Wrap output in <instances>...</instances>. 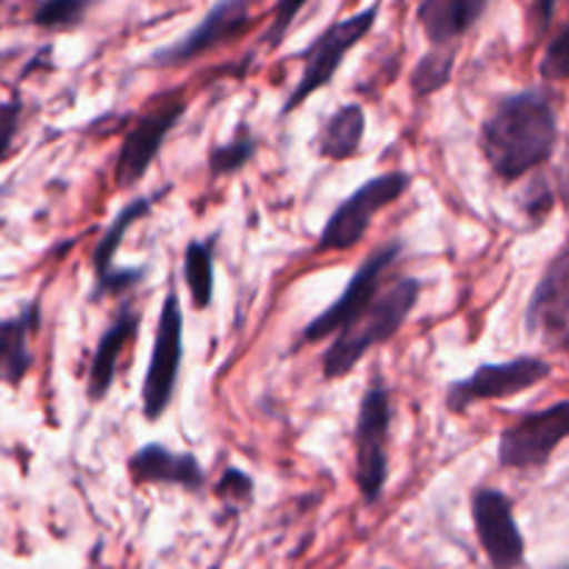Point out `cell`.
<instances>
[{"instance_id": "28", "label": "cell", "mask_w": 569, "mask_h": 569, "mask_svg": "<svg viewBox=\"0 0 569 569\" xmlns=\"http://www.w3.org/2000/svg\"><path fill=\"white\" fill-rule=\"evenodd\" d=\"M556 181H559V198L565 200L567 211H569V137L565 142V153H561V164L556 170Z\"/></svg>"}, {"instance_id": "6", "label": "cell", "mask_w": 569, "mask_h": 569, "mask_svg": "<svg viewBox=\"0 0 569 569\" xmlns=\"http://www.w3.org/2000/svg\"><path fill=\"white\" fill-rule=\"evenodd\" d=\"M411 187L409 172H383L372 181L361 183L350 198H345L328 217L326 228L320 233L317 250H350L365 239L372 217L392 206L406 189Z\"/></svg>"}, {"instance_id": "15", "label": "cell", "mask_w": 569, "mask_h": 569, "mask_svg": "<svg viewBox=\"0 0 569 569\" xmlns=\"http://www.w3.org/2000/svg\"><path fill=\"white\" fill-rule=\"evenodd\" d=\"M128 472L137 483H176L198 492L206 483L203 467L192 453H172L164 445H144L128 459Z\"/></svg>"}, {"instance_id": "24", "label": "cell", "mask_w": 569, "mask_h": 569, "mask_svg": "<svg viewBox=\"0 0 569 569\" xmlns=\"http://www.w3.org/2000/svg\"><path fill=\"white\" fill-rule=\"evenodd\" d=\"M548 81H569V22L559 31V37L548 44L539 64Z\"/></svg>"}, {"instance_id": "29", "label": "cell", "mask_w": 569, "mask_h": 569, "mask_svg": "<svg viewBox=\"0 0 569 569\" xmlns=\"http://www.w3.org/2000/svg\"><path fill=\"white\" fill-rule=\"evenodd\" d=\"M556 3H559V0H533V17H537L539 33L548 31L550 20H553L556 14Z\"/></svg>"}, {"instance_id": "14", "label": "cell", "mask_w": 569, "mask_h": 569, "mask_svg": "<svg viewBox=\"0 0 569 569\" xmlns=\"http://www.w3.org/2000/svg\"><path fill=\"white\" fill-rule=\"evenodd\" d=\"M533 333L561 337L569 331V239L539 278L526 315Z\"/></svg>"}, {"instance_id": "26", "label": "cell", "mask_w": 569, "mask_h": 569, "mask_svg": "<svg viewBox=\"0 0 569 569\" xmlns=\"http://www.w3.org/2000/svg\"><path fill=\"white\" fill-rule=\"evenodd\" d=\"M217 495H220L222 500H250V495H253V481H250V476H244L242 470L228 467V470L222 472L220 483H217Z\"/></svg>"}, {"instance_id": "27", "label": "cell", "mask_w": 569, "mask_h": 569, "mask_svg": "<svg viewBox=\"0 0 569 569\" xmlns=\"http://www.w3.org/2000/svg\"><path fill=\"white\" fill-rule=\"evenodd\" d=\"M17 126H20V98H11L0 103V161L9 156Z\"/></svg>"}, {"instance_id": "18", "label": "cell", "mask_w": 569, "mask_h": 569, "mask_svg": "<svg viewBox=\"0 0 569 569\" xmlns=\"http://www.w3.org/2000/svg\"><path fill=\"white\" fill-rule=\"evenodd\" d=\"M39 303H31L17 317L0 320V383L20 387L31 370V337L39 328Z\"/></svg>"}, {"instance_id": "5", "label": "cell", "mask_w": 569, "mask_h": 569, "mask_svg": "<svg viewBox=\"0 0 569 569\" xmlns=\"http://www.w3.org/2000/svg\"><path fill=\"white\" fill-rule=\"evenodd\" d=\"M183 359V311L178 289H167L161 303L159 326L153 337V353H150L148 372L142 381V411L144 420L156 422L172 403L178 383V370Z\"/></svg>"}, {"instance_id": "4", "label": "cell", "mask_w": 569, "mask_h": 569, "mask_svg": "<svg viewBox=\"0 0 569 569\" xmlns=\"http://www.w3.org/2000/svg\"><path fill=\"white\" fill-rule=\"evenodd\" d=\"M378 14H381V3H372L361 9L359 14H350L345 20L328 26L309 48L303 50V70H300L298 83H295L292 94L283 103V114H292L300 103L311 98L317 89L328 87L342 67L345 56L372 31Z\"/></svg>"}, {"instance_id": "8", "label": "cell", "mask_w": 569, "mask_h": 569, "mask_svg": "<svg viewBox=\"0 0 569 569\" xmlns=\"http://www.w3.org/2000/svg\"><path fill=\"white\" fill-rule=\"evenodd\" d=\"M550 376V365L539 356H520V359L503 361V365H481L470 378L456 381L448 387V409L461 415L476 403L487 400L515 398L528 392Z\"/></svg>"}, {"instance_id": "25", "label": "cell", "mask_w": 569, "mask_h": 569, "mask_svg": "<svg viewBox=\"0 0 569 569\" xmlns=\"http://www.w3.org/2000/svg\"><path fill=\"white\" fill-rule=\"evenodd\" d=\"M306 3H309V0H278L276 14H272V22H270V31L264 33L267 48H278V44L283 42V37L289 33V28H292V22L298 20L300 9H303Z\"/></svg>"}, {"instance_id": "2", "label": "cell", "mask_w": 569, "mask_h": 569, "mask_svg": "<svg viewBox=\"0 0 569 569\" xmlns=\"http://www.w3.org/2000/svg\"><path fill=\"white\" fill-rule=\"evenodd\" d=\"M420 292L422 283L417 278H400L392 287L378 292L376 300L353 322L333 333V342L322 356V376L328 381H339L350 370H356L372 348L389 342L415 311Z\"/></svg>"}, {"instance_id": "19", "label": "cell", "mask_w": 569, "mask_h": 569, "mask_svg": "<svg viewBox=\"0 0 569 569\" xmlns=\"http://www.w3.org/2000/svg\"><path fill=\"white\" fill-rule=\"evenodd\" d=\"M367 131V114L359 103H345L328 117L322 126L320 137H317V150L320 156L333 161H345L361 150Z\"/></svg>"}, {"instance_id": "10", "label": "cell", "mask_w": 569, "mask_h": 569, "mask_svg": "<svg viewBox=\"0 0 569 569\" xmlns=\"http://www.w3.org/2000/svg\"><path fill=\"white\" fill-rule=\"evenodd\" d=\"M183 111H187V100H183L181 94H170V98H164L159 106L144 111V114L133 122V128L126 133V139H122L120 156H117V187L128 189L133 187V183L142 181L144 172L150 170V164H153L156 156H159L167 133L178 126Z\"/></svg>"}, {"instance_id": "16", "label": "cell", "mask_w": 569, "mask_h": 569, "mask_svg": "<svg viewBox=\"0 0 569 569\" xmlns=\"http://www.w3.org/2000/svg\"><path fill=\"white\" fill-rule=\"evenodd\" d=\"M137 331L139 311L126 303L120 309V315H117L114 320H111V326L103 331L98 348H94L92 365H89L87 376V395L92 403H100V400L111 392V383H114L117 376V361H120V353L126 350V345L137 337Z\"/></svg>"}, {"instance_id": "3", "label": "cell", "mask_w": 569, "mask_h": 569, "mask_svg": "<svg viewBox=\"0 0 569 569\" xmlns=\"http://www.w3.org/2000/svg\"><path fill=\"white\" fill-rule=\"evenodd\" d=\"M389 431H392V400L381 381L367 387L353 431L356 487L365 503H378L389 476Z\"/></svg>"}, {"instance_id": "30", "label": "cell", "mask_w": 569, "mask_h": 569, "mask_svg": "<svg viewBox=\"0 0 569 569\" xmlns=\"http://www.w3.org/2000/svg\"><path fill=\"white\" fill-rule=\"evenodd\" d=\"M567 569H569V567H567Z\"/></svg>"}, {"instance_id": "11", "label": "cell", "mask_w": 569, "mask_h": 569, "mask_svg": "<svg viewBox=\"0 0 569 569\" xmlns=\"http://www.w3.org/2000/svg\"><path fill=\"white\" fill-rule=\"evenodd\" d=\"M472 522L478 542L492 569H520L526 565V539L515 520L509 495L481 487L472 492Z\"/></svg>"}, {"instance_id": "20", "label": "cell", "mask_w": 569, "mask_h": 569, "mask_svg": "<svg viewBox=\"0 0 569 569\" xmlns=\"http://www.w3.org/2000/svg\"><path fill=\"white\" fill-rule=\"evenodd\" d=\"M183 278H187L189 298L198 311L209 309L214 300V242H189L183 253Z\"/></svg>"}, {"instance_id": "12", "label": "cell", "mask_w": 569, "mask_h": 569, "mask_svg": "<svg viewBox=\"0 0 569 569\" xmlns=\"http://www.w3.org/2000/svg\"><path fill=\"white\" fill-rule=\"evenodd\" d=\"M250 26V0H220L211 6L209 14L187 33L178 39L170 48H161L150 56L153 67H178L187 61L198 59V56L209 53V50L220 48V44L231 42L239 33L248 31Z\"/></svg>"}, {"instance_id": "13", "label": "cell", "mask_w": 569, "mask_h": 569, "mask_svg": "<svg viewBox=\"0 0 569 569\" xmlns=\"http://www.w3.org/2000/svg\"><path fill=\"white\" fill-rule=\"evenodd\" d=\"M156 198H137L128 206H122L120 214L111 220V226L106 228L103 239L98 242L92 253V267H94V295H117L131 289L133 283L142 281L144 270H114V256L120 250L122 239H126L128 228L137 220H142L150 209H153Z\"/></svg>"}, {"instance_id": "23", "label": "cell", "mask_w": 569, "mask_h": 569, "mask_svg": "<svg viewBox=\"0 0 569 569\" xmlns=\"http://www.w3.org/2000/svg\"><path fill=\"white\" fill-rule=\"evenodd\" d=\"M256 153V139L250 133H237L231 142L217 144L209 156V167L214 176H231L239 172Z\"/></svg>"}, {"instance_id": "7", "label": "cell", "mask_w": 569, "mask_h": 569, "mask_svg": "<svg viewBox=\"0 0 569 569\" xmlns=\"http://www.w3.org/2000/svg\"><path fill=\"white\" fill-rule=\"evenodd\" d=\"M565 439H569V400L522 415L506 428L500 433L498 461L509 470H537L548 465Z\"/></svg>"}, {"instance_id": "17", "label": "cell", "mask_w": 569, "mask_h": 569, "mask_svg": "<svg viewBox=\"0 0 569 569\" xmlns=\"http://www.w3.org/2000/svg\"><path fill=\"white\" fill-rule=\"evenodd\" d=\"M487 6L489 0H422L417 20L433 48H453L456 39L481 20Z\"/></svg>"}, {"instance_id": "1", "label": "cell", "mask_w": 569, "mask_h": 569, "mask_svg": "<svg viewBox=\"0 0 569 569\" xmlns=\"http://www.w3.org/2000/svg\"><path fill=\"white\" fill-rule=\"evenodd\" d=\"M559 144V117L545 89L506 94L481 126V150L495 176L520 181L542 167Z\"/></svg>"}, {"instance_id": "21", "label": "cell", "mask_w": 569, "mask_h": 569, "mask_svg": "<svg viewBox=\"0 0 569 569\" xmlns=\"http://www.w3.org/2000/svg\"><path fill=\"white\" fill-rule=\"evenodd\" d=\"M453 64L456 48H433L431 53L422 56L415 76H411V87H415L417 98H428V94L439 92L453 76Z\"/></svg>"}, {"instance_id": "22", "label": "cell", "mask_w": 569, "mask_h": 569, "mask_svg": "<svg viewBox=\"0 0 569 569\" xmlns=\"http://www.w3.org/2000/svg\"><path fill=\"white\" fill-rule=\"evenodd\" d=\"M98 3V0H42L33 11V22L39 28H48V31H64V28H76L83 17L89 14V9Z\"/></svg>"}, {"instance_id": "9", "label": "cell", "mask_w": 569, "mask_h": 569, "mask_svg": "<svg viewBox=\"0 0 569 569\" xmlns=\"http://www.w3.org/2000/svg\"><path fill=\"white\" fill-rule=\"evenodd\" d=\"M403 250V244L398 239L387 242L383 248H378L376 253H370L365 259V264L353 272V278L348 281L345 292L328 306L322 315H317L309 326L303 328V342H320V339L333 337V333L342 331L348 322H353L367 306L376 300V295L381 292L383 272L389 270V264H395Z\"/></svg>"}]
</instances>
